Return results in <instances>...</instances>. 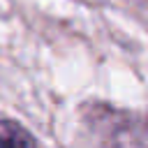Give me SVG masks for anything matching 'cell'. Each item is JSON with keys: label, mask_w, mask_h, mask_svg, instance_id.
<instances>
[{"label": "cell", "mask_w": 148, "mask_h": 148, "mask_svg": "<svg viewBox=\"0 0 148 148\" xmlns=\"http://www.w3.org/2000/svg\"><path fill=\"white\" fill-rule=\"evenodd\" d=\"M0 148H37V143L18 120L0 116Z\"/></svg>", "instance_id": "obj_1"}]
</instances>
